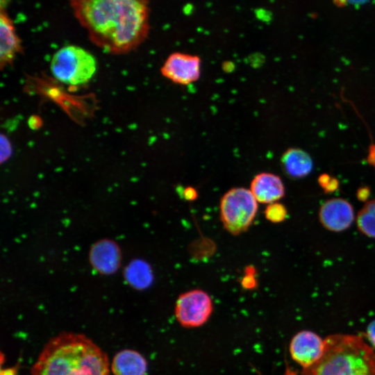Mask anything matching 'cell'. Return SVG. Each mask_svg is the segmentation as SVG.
I'll list each match as a JSON object with an SVG mask.
<instances>
[{
  "label": "cell",
  "mask_w": 375,
  "mask_h": 375,
  "mask_svg": "<svg viewBox=\"0 0 375 375\" xmlns=\"http://www.w3.org/2000/svg\"><path fill=\"white\" fill-rule=\"evenodd\" d=\"M50 70L53 76L60 83L78 86L92 79L97 70V61L86 49L76 45H67L53 54Z\"/></svg>",
  "instance_id": "4"
},
{
  "label": "cell",
  "mask_w": 375,
  "mask_h": 375,
  "mask_svg": "<svg viewBox=\"0 0 375 375\" xmlns=\"http://www.w3.org/2000/svg\"><path fill=\"white\" fill-rule=\"evenodd\" d=\"M12 154V146L6 136L1 135V162L6 161Z\"/></svg>",
  "instance_id": "18"
},
{
  "label": "cell",
  "mask_w": 375,
  "mask_h": 375,
  "mask_svg": "<svg viewBox=\"0 0 375 375\" xmlns=\"http://www.w3.org/2000/svg\"><path fill=\"white\" fill-rule=\"evenodd\" d=\"M17 367L8 368L6 369H1L0 375H17Z\"/></svg>",
  "instance_id": "26"
},
{
  "label": "cell",
  "mask_w": 375,
  "mask_h": 375,
  "mask_svg": "<svg viewBox=\"0 0 375 375\" xmlns=\"http://www.w3.org/2000/svg\"><path fill=\"white\" fill-rule=\"evenodd\" d=\"M367 162L375 168V143L371 144L369 147Z\"/></svg>",
  "instance_id": "24"
},
{
  "label": "cell",
  "mask_w": 375,
  "mask_h": 375,
  "mask_svg": "<svg viewBox=\"0 0 375 375\" xmlns=\"http://www.w3.org/2000/svg\"><path fill=\"white\" fill-rule=\"evenodd\" d=\"M333 176H331L330 174L324 173L319 176L317 178V183L319 185V186L324 189L326 187V185L329 183Z\"/></svg>",
  "instance_id": "25"
},
{
  "label": "cell",
  "mask_w": 375,
  "mask_h": 375,
  "mask_svg": "<svg viewBox=\"0 0 375 375\" xmlns=\"http://www.w3.org/2000/svg\"><path fill=\"white\" fill-rule=\"evenodd\" d=\"M340 186V182L335 177H332L329 183L323 189L325 194H331L336 191Z\"/></svg>",
  "instance_id": "22"
},
{
  "label": "cell",
  "mask_w": 375,
  "mask_h": 375,
  "mask_svg": "<svg viewBox=\"0 0 375 375\" xmlns=\"http://www.w3.org/2000/svg\"><path fill=\"white\" fill-rule=\"evenodd\" d=\"M10 0H0L1 10H6Z\"/></svg>",
  "instance_id": "27"
},
{
  "label": "cell",
  "mask_w": 375,
  "mask_h": 375,
  "mask_svg": "<svg viewBox=\"0 0 375 375\" xmlns=\"http://www.w3.org/2000/svg\"><path fill=\"white\" fill-rule=\"evenodd\" d=\"M183 197L188 201H194L198 197L196 189L192 186L187 187L183 190Z\"/></svg>",
  "instance_id": "23"
},
{
  "label": "cell",
  "mask_w": 375,
  "mask_h": 375,
  "mask_svg": "<svg viewBox=\"0 0 375 375\" xmlns=\"http://www.w3.org/2000/svg\"><path fill=\"white\" fill-rule=\"evenodd\" d=\"M356 225L363 235L375 238V199L365 202L358 212Z\"/></svg>",
  "instance_id": "16"
},
{
  "label": "cell",
  "mask_w": 375,
  "mask_h": 375,
  "mask_svg": "<svg viewBox=\"0 0 375 375\" xmlns=\"http://www.w3.org/2000/svg\"><path fill=\"white\" fill-rule=\"evenodd\" d=\"M124 277L130 285L138 290L148 288L153 281L149 265L142 260L131 262L125 269Z\"/></svg>",
  "instance_id": "15"
},
{
  "label": "cell",
  "mask_w": 375,
  "mask_h": 375,
  "mask_svg": "<svg viewBox=\"0 0 375 375\" xmlns=\"http://www.w3.org/2000/svg\"><path fill=\"white\" fill-rule=\"evenodd\" d=\"M69 3L90 40L107 53H128L148 35L147 0H69Z\"/></svg>",
  "instance_id": "1"
},
{
  "label": "cell",
  "mask_w": 375,
  "mask_h": 375,
  "mask_svg": "<svg viewBox=\"0 0 375 375\" xmlns=\"http://www.w3.org/2000/svg\"><path fill=\"white\" fill-rule=\"evenodd\" d=\"M318 218L328 231L342 232L348 229L355 219L353 206L342 198H332L324 201L319 208Z\"/></svg>",
  "instance_id": "9"
},
{
  "label": "cell",
  "mask_w": 375,
  "mask_h": 375,
  "mask_svg": "<svg viewBox=\"0 0 375 375\" xmlns=\"http://www.w3.org/2000/svg\"><path fill=\"white\" fill-rule=\"evenodd\" d=\"M264 215L268 221L272 223L278 224L283 222L288 216V210L285 205L276 201L267 204Z\"/></svg>",
  "instance_id": "17"
},
{
  "label": "cell",
  "mask_w": 375,
  "mask_h": 375,
  "mask_svg": "<svg viewBox=\"0 0 375 375\" xmlns=\"http://www.w3.org/2000/svg\"><path fill=\"white\" fill-rule=\"evenodd\" d=\"M281 164L284 173L293 179L307 176L313 169V161L310 154L297 147L285 150L281 156Z\"/></svg>",
  "instance_id": "13"
},
{
  "label": "cell",
  "mask_w": 375,
  "mask_h": 375,
  "mask_svg": "<svg viewBox=\"0 0 375 375\" xmlns=\"http://www.w3.org/2000/svg\"><path fill=\"white\" fill-rule=\"evenodd\" d=\"M365 335L369 345L375 349V319L369 323Z\"/></svg>",
  "instance_id": "19"
},
{
  "label": "cell",
  "mask_w": 375,
  "mask_h": 375,
  "mask_svg": "<svg viewBox=\"0 0 375 375\" xmlns=\"http://www.w3.org/2000/svg\"><path fill=\"white\" fill-rule=\"evenodd\" d=\"M324 342L321 358L301 375H375V349L362 336L335 333Z\"/></svg>",
  "instance_id": "3"
},
{
  "label": "cell",
  "mask_w": 375,
  "mask_h": 375,
  "mask_svg": "<svg viewBox=\"0 0 375 375\" xmlns=\"http://www.w3.org/2000/svg\"><path fill=\"white\" fill-rule=\"evenodd\" d=\"M120 251L117 244L110 240L97 242L92 247L90 260L97 272L103 274L114 273L120 264Z\"/></svg>",
  "instance_id": "12"
},
{
  "label": "cell",
  "mask_w": 375,
  "mask_h": 375,
  "mask_svg": "<svg viewBox=\"0 0 375 375\" xmlns=\"http://www.w3.org/2000/svg\"><path fill=\"white\" fill-rule=\"evenodd\" d=\"M212 310L213 303L210 296L203 290L193 289L178 297L174 315L181 326L192 328L206 324Z\"/></svg>",
  "instance_id": "6"
},
{
  "label": "cell",
  "mask_w": 375,
  "mask_h": 375,
  "mask_svg": "<svg viewBox=\"0 0 375 375\" xmlns=\"http://www.w3.org/2000/svg\"><path fill=\"white\" fill-rule=\"evenodd\" d=\"M251 272V270L243 277L242 281V285L246 289H251L256 285V280Z\"/></svg>",
  "instance_id": "21"
},
{
  "label": "cell",
  "mask_w": 375,
  "mask_h": 375,
  "mask_svg": "<svg viewBox=\"0 0 375 375\" xmlns=\"http://www.w3.org/2000/svg\"><path fill=\"white\" fill-rule=\"evenodd\" d=\"M370 194V188L367 185L358 188L356 192V196L358 200L365 203L369 201L368 199Z\"/></svg>",
  "instance_id": "20"
},
{
  "label": "cell",
  "mask_w": 375,
  "mask_h": 375,
  "mask_svg": "<svg viewBox=\"0 0 375 375\" xmlns=\"http://www.w3.org/2000/svg\"><path fill=\"white\" fill-rule=\"evenodd\" d=\"M160 72L163 77L175 84L188 85L199 79L201 60L197 55L174 52L165 60Z\"/></svg>",
  "instance_id": "7"
},
{
  "label": "cell",
  "mask_w": 375,
  "mask_h": 375,
  "mask_svg": "<svg viewBox=\"0 0 375 375\" xmlns=\"http://www.w3.org/2000/svg\"><path fill=\"white\" fill-rule=\"evenodd\" d=\"M350 1L353 2H357V1H362V0H349Z\"/></svg>",
  "instance_id": "28"
},
{
  "label": "cell",
  "mask_w": 375,
  "mask_h": 375,
  "mask_svg": "<svg viewBox=\"0 0 375 375\" xmlns=\"http://www.w3.org/2000/svg\"><path fill=\"white\" fill-rule=\"evenodd\" d=\"M0 66L3 70L11 65L22 51V41L6 10H1L0 12Z\"/></svg>",
  "instance_id": "11"
},
{
  "label": "cell",
  "mask_w": 375,
  "mask_h": 375,
  "mask_svg": "<svg viewBox=\"0 0 375 375\" xmlns=\"http://www.w3.org/2000/svg\"><path fill=\"white\" fill-rule=\"evenodd\" d=\"M258 209V202L249 189L232 188L220 199V220L226 231L233 235H238L249 229Z\"/></svg>",
  "instance_id": "5"
},
{
  "label": "cell",
  "mask_w": 375,
  "mask_h": 375,
  "mask_svg": "<svg viewBox=\"0 0 375 375\" xmlns=\"http://www.w3.org/2000/svg\"><path fill=\"white\" fill-rule=\"evenodd\" d=\"M249 190L258 203L267 205L278 201L285 194L282 179L271 172L257 174L251 181Z\"/></svg>",
  "instance_id": "10"
},
{
  "label": "cell",
  "mask_w": 375,
  "mask_h": 375,
  "mask_svg": "<svg viewBox=\"0 0 375 375\" xmlns=\"http://www.w3.org/2000/svg\"><path fill=\"white\" fill-rule=\"evenodd\" d=\"M31 375H110L107 354L83 334L63 332L45 344Z\"/></svg>",
  "instance_id": "2"
},
{
  "label": "cell",
  "mask_w": 375,
  "mask_h": 375,
  "mask_svg": "<svg viewBox=\"0 0 375 375\" xmlns=\"http://www.w3.org/2000/svg\"><path fill=\"white\" fill-rule=\"evenodd\" d=\"M111 371L113 375H146L147 362L138 351L124 349L114 356Z\"/></svg>",
  "instance_id": "14"
},
{
  "label": "cell",
  "mask_w": 375,
  "mask_h": 375,
  "mask_svg": "<svg viewBox=\"0 0 375 375\" xmlns=\"http://www.w3.org/2000/svg\"><path fill=\"white\" fill-rule=\"evenodd\" d=\"M324 339L317 333L303 330L297 333L291 339L289 351L292 359L303 369L314 365L322 356Z\"/></svg>",
  "instance_id": "8"
}]
</instances>
